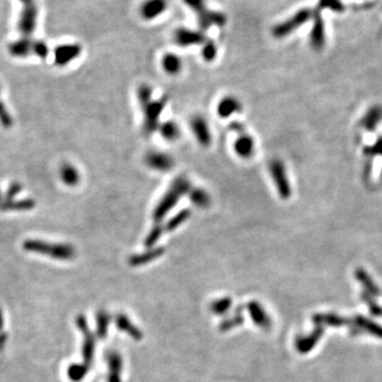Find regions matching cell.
I'll return each mask as SVG.
<instances>
[{"instance_id":"cell-1","label":"cell","mask_w":382,"mask_h":382,"mask_svg":"<svg viewBox=\"0 0 382 382\" xmlns=\"http://www.w3.org/2000/svg\"><path fill=\"white\" fill-rule=\"evenodd\" d=\"M190 190L191 184L187 178L178 177L175 179L153 210L152 217L154 222L162 223L168 213L177 206L183 196L189 193Z\"/></svg>"},{"instance_id":"cell-2","label":"cell","mask_w":382,"mask_h":382,"mask_svg":"<svg viewBox=\"0 0 382 382\" xmlns=\"http://www.w3.org/2000/svg\"><path fill=\"white\" fill-rule=\"evenodd\" d=\"M22 249L29 253L46 256L56 260H70L75 256V250L71 244L49 242L41 239H28L24 241Z\"/></svg>"},{"instance_id":"cell-3","label":"cell","mask_w":382,"mask_h":382,"mask_svg":"<svg viewBox=\"0 0 382 382\" xmlns=\"http://www.w3.org/2000/svg\"><path fill=\"white\" fill-rule=\"evenodd\" d=\"M7 50L15 58H27L35 56L40 59L48 57L49 48L44 41L32 40L30 37H21L7 45Z\"/></svg>"},{"instance_id":"cell-4","label":"cell","mask_w":382,"mask_h":382,"mask_svg":"<svg viewBox=\"0 0 382 382\" xmlns=\"http://www.w3.org/2000/svg\"><path fill=\"white\" fill-rule=\"evenodd\" d=\"M184 2L196 13L201 28L208 30L210 27H223L226 24V15L222 12L211 11L205 4V0H184Z\"/></svg>"},{"instance_id":"cell-5","label":"cell","mask_w":382,"mask_h":382,"mask_svg":"<svg viewBox=\"0 0 382 382\" xmlns=\"http://www.w3.org/2000/svg\"><path fill=\"white\" fill-rule=\"evenodd\" d=\"M21 11L17 28L22 37H30L36 30L38 18V6L36 0H19Z\"/></svg>"},{"instance_id":"cell-6","label":"cell","mask_w":382,"mask_h":382,"mask_svg":"<svg viewBox=\"0 0 382 382\" xmlns=\"http://www.w3.org/2000/svg\"><path fill=\"white\" fill-rule=\"evenodd\" d=\"M167 101V97H162L157 100H152L141 108L143 111L142 131L147 137L152 135L158 128L159 118L166 108Z\"/></svg>"},{"instance_id":"cell-7","label":"cell","mask_w":382,"mask_h":382,"mask_svg":"<svg viewBox=\"0 0 382 382\" xmlns=\"http://www.w3.org/2000/svg\"><path fill=\"white\" fill-rule=\"evenodd\" d=\"M269 172L279 197L282 200H289L292 195V187L288 179L285 164L280 159H272L269 165Z\"/></svg>"},{"instance_id":"cell-8","label":"cell","mask_w":382,"mask_h":382,"mask_svg":"<svg viewBox=\"0 0 382 382\" xmlns=\"http://www.w3.org/2000/svg\"><path fill=\"white\" fill-rule=\"evenodd\" d=\"M76 326L79 327V329L83 334V346H82L83 363L90 366L95 356V346H96L95 337L89 330L86 318L83 316H79L78 318H76Z\"/></svg>"},{"instance_id":"cell-9","label":"cell","mask_w":382,"mask_h":382,"mask_svg":"<svg viewBox=\"0 0 382 382\" xmlns=\"http://www.w3.org/2000/svg\"><path fill=\"white\" fill-rule=\"evenodd\" d=\"M324 334V327L316 325L313 330L307 335H300L295 339V348L300 354H308L316 347L319 339Z\"/></svg>"},{"instance_id":"cell-10","label":"cell","mask_w":382,"mask_h":382,"mask_svg":"<svg viewBox=\"0 0 382 382\" xmlns=\"http://www.w3.org/2000/svg\"><path fill=\"white\" fill-rule=\"evenodd\" d=\"M82 47L79 44H64L55 49V62L58 66H65L79 58Z\"/></svg>"},{"instance_id":"cell-11","label":"cell","mask_w":382,"mask_h":382,"mask_svg":"<svg viewBox=\"0 0 382 382\" xmlns=\"http://www.w3.org/2000/svg\"><path fill=\"white\" fill-rule=\"evenodd\" d=\"M174 41L181 47H190L194 45H203L206 42L205 35L200 31L187 28H179L174 33Z\"/></svg>"},{"instance_id":"cell-12","label":"cell","mask_w":382,"mask_h":382,"mask_svg":"<svg viewBox=\"0 0 382 382\" xmlns=\"http://www.w3.org/2000/svg\"><path fill=\"white\" fill-rule=\"evenodd\" d=\"M146 163L151 169L159 172L170 171L174 166V160L169 154L158 151L148 153L146 156Z\"/></svg>"},{"instance_id":"cell-13","label":"cell","mask_w":382,"mask_h":382,"mask_svg":"<svg viewBox=\"0 0 382 382\" xmlns=\"http://www.w3.org/2000/svg\"><path fill=\"white\" fill-rule=\"evenodd\" d=\"M350 329L356 333L362 331L382 339V326L362 316H356L351 318Z\"/></svg>"},{"instance_id":"cell-14","label":"cell","mask_w":382,"mask_h":382,"mask_svg":"<svg viewBox=\"0 0 382 382\" xmlns=\"http://www.w3.org/2000/svg\"><path fill=\"white\" fill-rule=\"evenodd\" d=\"M247 307L254 324L263 329H269L272 325V320L263 306L256 301H252L247 305Z\"/></svg>"},{"instance_id":"cell-15","label":"cell","mask_w":382,"mask_h":382,"mask_svg":"<svg viewBox=\"0 0 382 382\" xmlns=\"http://www.w3.org/2000/svg\"><path fill=\"white\" fill-rule=\"evenodd\" d=\"M382 122V106L379 104L372 105L371 108L364 113L360 120V126L365 131L374 133L377 129L378 126Z\"/></svg>"},{"instance_id":"cell-16","label":"cell","mask_w":382,"mask_h":382,"mask_svg":"<svg viewBox=\"0 0 382 382\" xmlns=\"http://www.w3.org/2000/svg\"><path fill=\"white\" fill-rule=\"evenodd\" d=\"M35 207V202L32 198H21V200H9L4 196V192L0 191V210L1 211H26Z\"/></svg>"},{"instance_id":"cell-17","label":"cell","mask_w":382,"mask_h":382,"mask_svg":"<svg viewBox=\"0 0 382 382\" xmlns=\"http://www.w3.org/2000/svg\"><path fill=\"white\" fill-rule=\"evenodd\" d=\"M191 129L195 136L196 140L202 144L203 147H208L211 143V134L210 129L206 120L201 117L196 116L191 120Z\"/></svg>"},{"instance_id":"cell-18","label":"cell","mask_w":382,"mask_h":382,"mask_svg":"<svg viewBox=\"0 0 382 382\" xmlns=\"http://www.w3.org/2000/svg\"><path fill=\"white\" fill-rule=\"evenodd\" d=\"M313 323L320 326H331V327H343L347 326L351 328V318L341 317L335 313H318L312 317Z\"/></svg>"},{"instance_id":"cell-19","label":"cell","mask_w":382,"mask_h":382,"mask_svg":"<svg viewBox=\"0 0 382 382\" xmlns=\"http://www.w3.org/2000/svg\"><path fill=\"white\" fill-rule=\"evenodd\" d=\"M168 6L167 0H147L140 7L142 18L152 20L162 15Z\"/></svg>"},{"instance_id":"cell-20","label":"cell","mask_w":382,"mask_h":382,"mask_svg":"<svg viewBox=\"0 0 382 382\" xmlns=\"http://www.w3.org/2000/svg\"><path fill=\"white\" fill-rule=\"evenodd\" d=\"M234 149L237 153V155L241 158H250L254 155L255 153V141L253 137H251L249 134H239L238 138L236 139L234 143Z\"/></svg>"},{"instance_id":"cell-21","label":"cell","mask_w":382,"mask_h":382,"mask_svg":"<svg viewBox=\"0 0 382 382\" xmlns=\"http://www.w3.org/2000/svg\"><path fill=\"white\" fill-rule=\"evenodd\" d=\"M164 253H165V249L164 248H160V247L150 248L146 252H143V253L133 255V256L129 257L128 258V263L131 264L132 266L144 265V264H147V263H149L151 261L156 260L157 258H159L160 256H163Z\"/></svg>"},{"instance_id":"cell-22","label":"cell","mask_w":382,"mask_h":382,"mask_svg":"<svg viewBox=\"0 0 382 382\" xmlns=\"http://www.w3.org/2000/svg\"><path fill=\"white\" fill-rule=\"evenodd\" d=\"M115 323H116L117 328H119L121 331L127 333L129 337L133 338L134 340L140 341L142 339L143 334L140 331L139 328L136 327L132 323V320L129 319L127 316H125L124 313H120V315H118L116 317V319H115Z\"/></svg>"},{"instance_id":"cell-23","label":"cell","mask_w":382,"mask_h":382,"mask_svg":"<svg viewBox=\"0 0 382 382\" xmlns=\"http://www.w3.org/2000/svg\"><path fill=\"white\" fill-rule=\"evenodd\" d=\"M241 111V103L234 97H225L217 106V112L220 117L228 118L232 115Z\"/></svg>"},{"instance_id":"cell-24","label":"cell","mask_w":382,"mask_h":382,"mask_svg":"<svg viewBox=\"0 0 382 382\" xmlns=\"http://www.w3.org/2000/svg\"><path fill=\"white\" fill-rule=\"evenodd\" d=\"M109 364V376L108 382H121L122 371V359L119 354L112 351L106 357Z\"/></svg>"},{"instance_id":"cell-25","label":"cell","mask_w":382,"mask_h":382,"mask_svg":"<svg viewBox=\"0 0 382 382\" xmlns=\"http://www.w3.org/2000/svg\"><path fill=\"white\" fill-rule=\"evenodd\" d=\"M355 277L362 285L364 290H366L365 293H368L369 295L374 297H376L380 294V290L378 286L375 284V281L372 279L370 274L364 269H362V267H358V269H356Z\"/></svg>"},{"instance_id":"cell-26","label":"cell","mask_w":382,"mask_h":382,"mask_svg":"<svg viewBox=\"0 0 382 382\" xmlns=\"http://www.w3.org/2000/svg\"><path fill=\"white\" fill-rule=\"evenodd\" d=\"M60 177L65 185L69 187H74L80 183V172L71 164H64L61 167Z\"/></svg>"},{"instance_id":"cell-27","label":"cell","mask_w":382,"mask_h":382,"mask_svg":"<svg viewBox=\"0 0 382 382\" xmlns=\"http://www.w3.org/2000/svg\"><path fill=\"white\" fill-rule=\"evenodd\" d=\"M190 201L194 204L196 207L207 208L211 203V198L207 191L201 188H194L189 191Z\"/></svg>"},{"instance_id":"cell-28","label":"cell","mask_w":382,"mask_h":382,"mask_svg":"<svg viewBox=\"0 0 382 382\" xmlns=\"http://www.w3.org/2000/svg\"><path fill=\"white\" fill-rule=\"evenodd\" d=\"M190 216H191L190 209H182L180 212L177 213V215H174L172 218H170L167 221V223L164 225L165 231L166 232L175 231V229L184 224L186 221H188Z\"/></svg>"},{"instance_id":"cell-29","label":"cell","mask_w":382,"mask_h":382,"mask_svg":"<svg viewBox=\"0 0 382 382\" xmlns=\"http://www.w3.org/2000/svg\"><path fill=\"white\" fill-rule=\"evenodd\" d=\"M160 135L168 141L177 140L181 135L180 127L173 121H166L159 127Z\"/></svg>"},{"instance_id":"cell-30","label":"cell","mask_w":382,"mask_h":382,"mask_svg":"<svg viewBox=\"0 0 382 382\" xmlns=\"http://www.w3.org/2000/svg\"><path fill=\"white\" fill-rule=\"evenodd\" d=\"M163 67L169 74H177L182 69V60L177 55L168 53L163 58Z\"/></svg>"},{"instance_id":"cell-31","label":"cell","mask_w":382,"mask_h":382,"mask_svg":"<svg viewBox=\"0 0 382 382\" xmlns=\"http://www.w3.org/2000/svg\"><path fill=\"white\" fill-rule=\"evenodd\" d=\"M89 370V366L80 363V364H72L67 370V375L69 377V379L73 382H80L82 379H84L87 375Z\"/></svg>"},{"instance_id":"cell-32","label":"cell","mask_w":382,"mask_h":382,"mask_svg":"<svg viewBox=\"0 0 382 382\" xmlns=\"http://www.w3.org/2000/svg\"><path fill=\"white\" fill-rule=\"evenodd\" d=\"M165 232V227L162 223H155L154 226L151 228V231L148 233L146 239H144V246L147 248H154L160 237L163 236Z\"/></svg>"},{"instance_id":"cell-33","label":"cell","mask_w":382,"mask_h":382,"mask_svg":"<svg viewBox=\"0 0 382 382\" xmlns=\"http://www.w3.org/2000/svg\"><path fill=\"white\" fill-rule=\"evenodd\" d=\"M364 159L374 160L376 157H382V136L379 137L371 146L363 148Z\"/></svg>"},{"instance_id":"cell-34","label":"cell","mask_w":382,"mask_h":382,"mask_svg":"<svg viewBox=\"0 0 382 382\" xmlns=\"http://www.w3.org/2000/svg\"><path fill=\"white\" fill-rule=\"evenodd\" d=\"M232 304H233V301L231 297H223V299L213 301L210 304L209 308L212 313H215L217 316H221V315H224V313H226L229 310V308L232 307Z\"/></svg>"},{"instance_id":"cell-35","label":"cell","mask_w":382,"mask_h":382,"mask_svg":"<svg viewBox=\"0 0 382 382\" xmlns=\"http://www.w3.org/2000/svg\"><path fill=\"white\" fill-rule=\"evenodd\" d=\"M242 323H243V318L240 315V310H239V312H238V310H237L234 313L233 317L227 318L226 319L223 320L222 323H221L220 330H222L223 332H225L227 330L233 329V328H236V327L242 325Z\"/></svg>"},{"instance_id":"cell-36","label":"cell","mask_w":382,"mask_h":382,"mask_svg":"<svg viewBox=\"0 0 382 382\" xmlns=\"http://www.w3.org/2000/svg\"><path fill=\"white\" fill-rule=\"evenodd\" d=\"M110 324V316L108 313L101 311L97 316V333L100 338H104L108 333V328Z\"/></svg>"},{"instance_id":"cell-37","label":"cell","mask_w":382,"mask_h":382,"mask_svg":"<svg viewBox=\"0 0 382 382\" xmlns=\"http://www.w3.org/2000/svg\"><path fill=\"white\" fill-rule=\"evenodd\" d=\"M218 53V48L215 42L212 41H206L203 44L202 48V57L206 61V62H212L216 59Z\"/></svg>"},{"instance_id":"cell-38","label":"cell","mask_w":382,"mask_h":382,"mask_svg":"<svg viewBox=\"0 0 382 382\" xmlns=\"http://www.w3.org/2000/svg\"><path fill=\"white\" fill-rule=\"evenodd\" d=\"M0 125L4 128H11L14 125V120L6 105L0 100Z\"/></svg>"},{"instance_id":"cell-39","label":"cell","mask_w":382,"mask_h":382,"mask_svg":"<svg viewBox=\"0 0 382 382\" xmlns=\"http://www.w3.org/2000/svg\"><path fill=\"white\" fill-rule=\"evenodd\" d=\"M137 96H138L139 104L142 108V106L152 101V87L148 84H142L137 91Z\"/></svg>"},{"instance_id":"cell-40","label":"cell","mask_w":382,"mask_h":382,"mask_svg":"<svg viewBox=\"0 0 382 382\" xmlns=\"http://www.w3.org/2000/svg\"><path fill=\"white\" fill-rule=\"evenodd\" d=\"M362 301L369 306V309L373 316L376 317H382V307H380L379 305H377L374 301V297L369 295L368 293H363L362 294Z\"/></svg>"},{"instance_id":"cell-41","label":"cell","mask_w":382,"mask_h":382,"mask_svg":"<svg viewBox=\"0 0 382 382\" xmlns=\"http://www.w3.org/2000/svg\"><path fill=\"white\" fill-rule=\"evenodd\" d=\"M229 127H231V129H233V131L236 132L238 135L246 133V127H244V126L240 124V122H233Z\"/></svg>"},{"instance_id":"cell-42","label":"cell","mask_w":382,"mask_h":382,"mask_svg":"<svg viewBox=\"0 0 382 382\" xmlns=\"http://www.w3.org/2000/svg\"><path fill=\"white\" fill-rule=\"evenodd\" d=\"M382 170V169H381ZM381 178H382V171H381Z\"/></svg>"},{"instance_id":"cell-43","label":"cell","mask_w":382,"mask_h":382,"mask_svg":"<svg viewBox=\"0 0 382 382\" xmlns=\"http://www.w3.org/2000/svg\"><path fill=\"white\" fill-rule=\"evenodd\" d=\"M0 91H1V86H0Z\"/></svg>"}]
</instances>
